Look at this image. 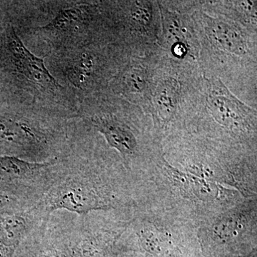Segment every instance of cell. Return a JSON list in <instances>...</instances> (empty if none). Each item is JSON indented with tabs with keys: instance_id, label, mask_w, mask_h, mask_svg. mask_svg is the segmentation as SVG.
I'll return each instance as SVG.
<instances>
[{
	"instance_id": "5b68a950",
	"label": "cell",
	"mask_w": 257,
	"mask_h": 257,
	"mask_svg": "<svg viewBox=\"0 0 257 257\" xmlns=\"http://www.w3.org/2000/svg\"><path fill=\"white\" fill-rule=\"evenodd\" d=\"M101 4L76 3L57 12L47 25L37 28L40 36L57 50H69L95 40L99 29L106 27Z\"/></svg>"
},
{
	"instance_id": "52a82bcc",
	"label": "cell",
	"mask_w": 257,
	"mask_h": 257,
	"mask_svg": "<svg viewBox=\"0 0 257 257\" xmlns=\"http://www.w3.org/2000/svg\"><path fill=\"white\" fill-rule=\"evenodd\" d=\"M97 105L89 119L93 126L104 135L109 146L116 149L124 158L135 156L138 150L130 119L140 109L117 96H97Z\"/></svg>"
},
{
	"instance_id": "3957f363",
	"label": "cell",
	"mask_w": 257,
	"mask_h": 257,
	"mask_svg": "<svg viewBox=\"0 0 257 257\" xmlns=\"http://www.w3.org/2000/svg\"><path fill=\"white\" fill-rule=\"evenodd\" d=\"M104 42L97 37L81 46L62 51L59 62L60 73L74 89L103 94L133 55L132 50L116 39Z\"/></svg>"
},
{
	"instance_id": "e0dca14e",
	"label": "cell",
	"mask_w": 257,
	"mask_h": 257,
	"mask_svg": "<svg viewBox=\"0 0 257 257\" xmlns=\"http://www.w3.org/2000/svg\"><path fill=\"white\" fill-rule=\"evenodd\" d=\"M0 100H2V88L0 87ZM1 102V101H0Z\"/></svg>"
},
{
	"instance_id": "9a60e30c",
	"label": "cell",
	"mask_w": 257,
	"mask_h": 257,
	"mask_svg": "<svg viewBox=\"0 0 257 257\" xmlns=\"http://www.w3.org/2000/svg\"><path fill=\"white\" fill-rule=\"evenodd\" d=\"M142 242L144 247L152 254L168 257L172 250V243L168 236L158 230L146 229L142 231Z\"/></svg>"
},
{
	"instance_id": "5bb4252c",
	"label": "cell",
	"mask_w": 257,
	"mask_h": 257,
	"mask_svg": "<svg viewBox=\"0 0 257 257\" xmlns=\"http://www.w3.org/2000/svg\"><path fill=\"white\" fill-rule=\"evenodd\" d=\"M30 226V219L23 213L0 214V256H11Z\"/></svg>"
},
{
	"instance_id": "ba28073f",
	"label": "cell",
	"mask_w": 257,
	"mask_h": 257,
	"mask_svg": "<svg viewBox=\"0 0 257 257\" xmlns=\"http://www.w3.org/2000/svg\"><path fill=\"white\" fill-rule=\"evenodd\" d=\"M162 49L134 55L121 67L109 84L114 95L141 107L147 114L151 99L154 76Z\"/></svg>"
},
{
	"instance_id": "277c9868",
	"label": "cell",
	"mask_w": 257,
	"mask_h": 257,
	"mask_svg": "<svg viewBox=\"0 0 257 257\" xmlns=\"http://www.w3.org/2000/svg\"><path fill=\"white\" fill-rule=\"evenodd\" d=\"M0 75L35 99L59 101L65 97L64 88L47 69L44 59L25 46L11 24L0 34Z\"/></svg>"
},
{
	"instance_id": "7c38bea8",
	"label": "cell",
	"mask_w": 257,
	"mask_h": 257,
	"mask_svg": "<svg viewBox=\"0 0 257 257\" xmlns=\"http://www.w3.org/2000/svg\"><path fill=\"white\" fill-rule=\"evenodd\" d=\"M55 161L34 162L14 156L0 157V180L26 184L36 180L50 168Z\"/></svg>"
},
{
	"instance_id": "9c48e42d",
	"label": "cell",
	"mask_w": 257,
	"mask_h": 257,
	"mask_svg": "<svg viewBox=\"0 0 257 257\" xmlns=\"http://www.w3.org/2000/svg\"><path fill=\"white\" fill-rule=\"evenodd\" d=\"M161 16L159 47L167 55L179 60L199 63L200 44L192 13L171 6L167 1H158Z\"/></svg>"
},
{
	"instance_id": "6da1fadb",
	"label": "cell",
	"mask_w": 257,
	"mask_h": 257,
	"mask_svg": "<svg viewBox=\"0 0 257 257\" xmlns=\"http://www.w3.org/2000/svg\"><path fill=\"white\" fill-rule=\"evenodd\" d=\"M192 16L200 52L199 65L203 75L228 80L256 81V32L220 16L195 9Z\"/></svg>"
},
{
	"instance_id": "8992f818",
	"label": "cell",
	"mask_w": 257,
	"mask_h": 257,
	"mask_svg": "<svg viewBox=\"0 0 257 257\" xmlns=\"http://www.w3.org/2000/svg\"><path fill=\"white\" fill-rule=\"evenodd\" d=\"M203 77L202 106L197 119H211L235 136L256 133V109L238 99L220 79Z\"/></svg>"
},
{
	"instance_id": "30bf717a",
	"label": "cell",
	"mask_w": 257,
	"mask_h": 257,
	"mask_svg": "<svg viewBox=\"0 0 257 257\" xmlns=\"http://www.w3.org/2000/svg\"><path fill=\"white\" fill-rule=\"evenodd\" d=\"M45 207L48 212L65 209L86 215L107 206L90 179L78 173L68 175L56 183L45 197Z\"/></svg>"
},
{
	"instance_id": "4fadbf2b",
	"label": "cell",
	"mask_w": 257,
	"mask_h": 257,
	"mask_svg": "<svg viewBox=\"0 0 257 257\" xmlns=\"http://www.w3.org/2000/svg\"><path fill=\"white\" fill-rule=\"evenodd\" d=\"M201 2V9L210 15H220L256 32V2Z\"/></svg>"
},
{
	"instance_id": "2e32d148",
	"label": "cell",
	"mask_w": 257,
	"mask_h": 257,
	"mask_svg": "<svg viewBox=\"0 0 257 257\" xmlns=\"http://www.w3.org/2000/svg\"><path fill=\"white\" fill-rule=\"evenodd\" d=\"M8 197H7V196H2L0 195V204H3V203H4L5 201L8 200Z\"/></svg>"
},
{
	"instance_id": "8fae6325",
	"label": "cell",
	"mask_w": 257,
	"mask_h": 257,
	"mask_svg": "<svg viewBox=\"0 0 257 257\" xmlns=\"http://www.w3.org/2000/svg\"><path fill=\"white\" fill-rule=\"evenodd\" d=\"M53 134L45 125L14 111H0V145L21 155L38 154L47 150Z\"/></svg>"
},
{
	"instance_id": "7a4b0ae2",
	"label": "cell",
	"mask_w": 257,
	"mask_h": 257,
	"mask_svg": "<svg viewBox=\"0 0 257 257\" xmlns=\"http://www.w3.org/2000/svg\"><path fill=\"white\" fill-rule=\"evenodd\" d=\"M203 74L199 63L179 60L165 51L157 62L147 114L158 131L197 119L203 98Z\"/></svg>"
}]
</instances>
